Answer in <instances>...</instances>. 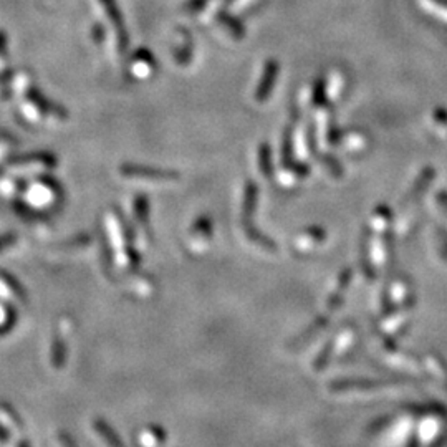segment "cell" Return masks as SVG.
Returning <instances> with one entry per match:
<instances>
[{
	"label": "cell",
	"mask_w": 447,
	"mask_h": 447,
	"mask_svg": "<svg viewBox=\"0 0 447 447\" xmlns=\"http://www.w3.org/2000/svg\"><path fill=\"white\" fill-rule=\"evenodd\" d=\"M55 198H58V191L52 181H37L27 191V199L33 204V208H45L48 203L52 204Z\"/></svg>",
	"instance_id": "1"
},
{
	"label": "cell",
	"mask_w": 447,
	"mask_h": 447,
	"mask_svg": "<svg viewBox=\"0 0 447 447\" xmlns=\"http://www.w3.org/2000/svg\"><path fill=\"white\" fill-rule=\"evenodd\" d=\"M121 174L132 181H145V183H171L178 179V174L166 173V171H153V169H137V168H125L121 169Z\"/></svg>",
	"instance_id": "2"
},
{
	"label": "cell",
	"mask_w": 447,
	"mask_h": 447,
	"mask_svg": "<svg viewBox=\"0 0 447 447\" xmlns=\"http://www.w3.org/2000/svg\"><path fill=\"white\" fill-rule=\"evenodd\" d=\"M53 166V158L48 154H35V156H26L16 161L13 168L22 171H35V169H48Z\"/></svg>",
	"instance_id": "3"
},
{
	"label": "cell",
	"mask_w": 447,
	"mask_h": 447,
	"mask_svg": "<svg viewBox=\"0 0 447 447\" xmlns=\"http://www.w3.org/2000/svg\"><path fill=\"white\" fill-rule=\"evenodd\" d=\"M277 75H278L277 62H270L268 65H267V68H265L264 80L260 81L259 91H257V100L259 101H265V98L270 95L273 83H275V80H277Z\"/></svg>",
	"instance_id": "4"
},
{
	"label": "cell",
	"mask_w": 447,
	"mask_h": 447,
	"mask_svg": "<svg viewBox=\"0 0 447 447\" xmlns=\"http://www.w3.org/2000/svg\"><path fill=\"white\" fill-rule=\"evenodd\" d=\"M16 295V297L23 300L26 298V292H23L22 287H18V283L12 277H9L4 272H0V295L2 297H7V295Z\"/></svg>",
	"instance_id": "5"
},
{
	"label": "cell",
	"mask_w": 447,
	"mask_h": 447,
	"mask_svg": "<svg viewBox=\"0 0 447 447\" xmlns=\"http://www.w3.org/2000/svg\"><path fill=\"white\" fill-rule=\"evenodd\" d=\"M154 70V62L149 55L147 57H137L132 62V75H136L137 78H146L147 75H151V72Z\"/></svg>",
	"instance_id": "6"
},
{
	"label": "cell",
	"mask_w": 447,
	"mask_h": 447,
	"mask_svg": "<svg viewBox=\"0 0 447 447\" xmlns=\"http://www.w3.org/2000/svg\"><path fill=\"white\" fill-rule=\"evenodd\" d=\"M95 427H96L98 434H100L103 439L108 442V446H110V447H125V446H123V442H121L120 437H118L115 432H113L111 427L108 426L105 421H96Z\"/></svg>",
	"instance_id": "7"
},
{
	"label": "cell",
	"mask_w": 447,
	"mask_h": 447,
	"mask_svg": "<svg viewBox=\"0 0 447 447\" xmlns=\"http://www.w3.org/2000/svg\"><path fill=\"white\" fill-rule=\"evenodd\" d=\"M164 441V432L158 429V427H151V429L142 431L141 434V444L147 447V446H158L161 442Z\"/></svg>",
	"instance_id": "8"
},
{
	"label": "cell",
	"mask_w": 447,
	"mask_h": 447,
	"mask_svg": "<svg viewBox=\"0 0 447 447\" xmlns=\"http://www.w3.org/2000/svg\"><path fill=\"white\" fill-rule=\"evenodd\" d=\"M65 340L62 336L55 338V343H53V353H52V363L55 368H62L63 363H65Z\"/></svg>",
	"instance_id": "9"
},
{
	"label": "cell",
	"mask_w": 447,
	"mask_h": 447,
	"mask_svg": "<svg viewBox=\"0 0 447 447\" xmlns=\"http://www.w3.org/2000/svg\"><path fill=\"white\" fill-rule=\"evenodd\" d=\"M419 2L424 4L427 11H431L447 22V0H419Z\"/></svg>",
	"instance_id": "10"
},
{
	"label": "cell",
	"mask_w": 447,
	"mask_h": 447,
	"mask_svg": "<svg viewBox=\"0 0 447 447\" xmlns=\"http://www.w3.org/2000/svg\"><path fill=\"white\" fill-rule=\"evenodd\" d=\"M16 240H17V235H13V234L2 235V237H0V252H2L4 249L11 247V245L16 242Z\"/></svg>",
	"instance_id": "11"
},
{
	"label": "cell",
	"mask_w": 447,
	"mask_h": 447,
	"mask_svg": "<svg viewBox=\"0 0 447 447\" xmlns=\"http://www.w3.org/2000/svg\"><path fill=\"white\" fill-rule=\"evenodd\" d=\"M60 441H62V446H63V447H77V444H75V442H73L70 434H67V432H62V434H60Z\"/></svg>",
	"instance_id": "12"
},
{
	"label": "cell",
	"mask_w": 447,
	"mask_h": 447,
	"mask_svg": "<svg viewBox=\"0 0 447 447\" xmlns=\"http://www.w3.org/2000/svg\"><path fill=\"white\" fill-rule=\"evenodd\" d=\"M9 320V310L6 307L0 305V325H6Z\"/></svg>",
	"instance_id": "13"
},
{
	"label": "cell",
	"mask_w": 447,
	"mask_h": 447,
	"mask_svg": "<svg viewBox=\"0 0 447 447\" xmlns=\"http://www.w3.org/2000/svg\"><path fill=\"white\" fill-rule=\"evenodd\" d=\"M18 447H28V442H27V441H22L21 444H18Z\"/></svg>",
	"instance_id": "14"
}]
</instances>
